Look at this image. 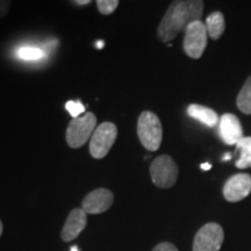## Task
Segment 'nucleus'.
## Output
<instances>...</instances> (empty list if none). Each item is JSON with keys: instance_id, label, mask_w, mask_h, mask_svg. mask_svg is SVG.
Returning a JSON list of instances; mask_svg holds the SVG:
<instances>
[{"instance_id": "obj_1", "label": "nucleus", "mask_w": 251, "mask_h": 251, "mask_svg": "<svg viewBox=\"0 0 251 251\" xmlns=\"http://www.w3.org/2000/svg\"><path fill=\"white\" fill-rule=\"evenodd\" d=\"M203 13L201 0H176L169 6L168 11L157 28V36L162 42H170L178 34L186 29L194 21H200Z\"/></svg>"}, {"instance_id": "obj_2", "label": "nucleus", "mask_w": 251, "mask_h": 251, "mask_svg": "<svg viewBox=\"0 0 251 251\" xmlns=\"http://www.w3.org/2000/svg\"><path fill=\"white\" fill-rule=\"evenodd\" d=\"M140 142L149 151H157L162 144L163 128L159 118L153 112L144 111L137 120Z\"/></svg>"}, {"instance_id": "obj_3", "label": "nucleus", "mask_w": 251, "mask_h": 251, "mask_svg": "<svg viewBox=\"0 0 251 251\" xmlns=\"http://www.w3.org/2000/svg\"><path fill=\"white\" fill-rule=\"evenodd\" d=\"M97 126V117L94 113L89 112L83 117H78L72 119L69 122L67 128V139L68 146L72 149H77L83 147L84 144L92 137V134L96 130Z\"/></svg>"}, {"instance_id": "obj_4", "label": "nucleus", "mask_w": 251, "mask_h": 251, "mask_svg": "<svg viewBox=\"0 0 251 251\" xmlns=\"http://www.w3.org/2000/svg\"><path fill=\"white\" fill-rule=\"evenodd\" d=\"M179 175L177 163L169 155H161L150 165V177L159 188H170L176 184Z\"/></svg>"}, {"instance_id": "obj_5", "label": "nucleus", "mask_w": 251, "mask_h": 251, "mask_svg": "<svg viewBox=\"0 0 251 251\" xmlns=\"http://www.w3.org/2000/svg\"><path fill=\"white\" fill-rule=\"evenodd\" d=\"M118 137V127L113 122H102L96 128L90 140V153L93 158L107 156Z\"/></svg>"}, {"instance_id": "obj_6", "label": "nucleus", "mask_w": 251, "mask_h": 251, "mask_svg": "<svg viewBox=\"0 0 251 251\" xmlns=\"http://www.w3.org/2000/svg\"><path fill=\"white\" fill-rule=\"evenodd\" d=\"M207 29L205 24L200 21H194L185 29L183 48L188 57L200 58L207 47Z\"/></svg>"}, {"instance_id": "obj_7", "label": "nucleus", "mask_w": 251, "mask_h": 251, "mask_svg": "<svg viewBox=\"0 0 251 251\" xmlns=\"http://www.w3.org/2000/svg\"><path fill=\"white\" fill-rule=\"evenodd\" d=\"M225 240L221 226L209 222L198 230L193 241V251H220Z\"/></svg>"}, {"instance_id": "obj_8", "label": "nucleus", "mask_w": 251, "mask_h": 251, "mask_svg": "<svg viewBox=\"0 0 251 251\" xmlns=\"http://www.w3.org/2000/svg\"><path fill=\"white\" fill-rule=\"evenodd\" d=\"M114 202V194L107 188H97L84 198L81 208L86 214H101L111 208Z\"/></svg>"}, {"instance_id": "obj_9", "label": "nucleus", "mask_w": 251, "mask_h": 251, "mask_svg": "<svg viewBox=\"0 0 251 251\" xmlns=\"http://www.w3.org/2000/svg\"><path fill=\"white\" fill-rule=\"evenodd\" d=\"M224 197L229 202H237L243 200L251 193V176L237 174L231 176L224 186Z\"/></svg>"}, {"instance_id": "obj_10", "label": "nucleus", "mask_w": 251, "mask_h": 251, "mask_svg": "<svg viewBox=\"0 0 251 251\" xmlns=\"http://www.w3.org/2000/svg\"><path fill=\"white\" fill-rule=\"evenodd\" d=\"M219 133L220 137L227 146L237 144L238 141L243 136V128L241 121L235 114L226 113L220 118L219 122Z\"/></svg>"}, {"instance_id": "obj_11", "label": "nucleus", "mask_w": 251, "mask_h": 251, "mask_svg": "<svg viewBox=\"0 0 251 251\" xmlns=\"http://www.w3.org/2000/svg\"><path fill=\"white\" fill-rule=\"evenodd\" d=\"M87 225V214L83 208H75L69 213L67 221L63 226L61 237L64 242H71L79 236Z\"/></svg>"}, {"instance_id": "obj_12", "label": "nucleus", "mask_w": 251, "mask_h": 251, "mask_svg": "<svg viewBox=\"0 0 251 251\" xmlns=\"http://www.w3.org/2000/svg\"><path fill=\"white\" fill-rule=\"evenodd\" d=\"M187 114L192 119H196L202 125L207 126V127L213 128L220 122V118L218 113L213 111L212 108L206 107L202 105H197V103H192L187 107Z\"/></svg>"}, {"instance_id": "obj_13", "label": "nucleus", "mask_w": 251, "mask_h": 251, "mask_svg": "<svg viewBox=\"0 0 251 251\" xmlns=\"http://www.w3.org/2000/svg\"><path fill=\"white\" fill-rule=\"evenodd\" d=\"M205 26L208 36L212 40H219L224 34L226 28L224 14L221 12H213L207 17Z\"/></svg>"}, {"instance_id": "obj_14", "label": "nucleus", "mask_w": 251, "mask_h": 251, "mask_svg": "<svg viewBox=\"0 0 251 251\" xmlns=\"http://www.w3.org/2000/svg\"><path fill=\"white\" fill-rule=\"evenodd\" d=\"M237 150H240V158L235 165L237 169H248L251 166V137H242L236 144Z\"/></svg>"}, {"instance_id": "obj_15", "label": "nucleus", "mask_w": 251, "mask_h": 251, "mask_svg": "<svg viewBox=\"0 0 251 251\" xmlns=\"http://www.w3.org/2000/svg\"><path fill=\"white\" fill-rule=\"evenodd\" d=\"M238 109L244 114H251V76L244 83L236 99Z\"/></svg>"}, {"instance_id": "obj_16", "label": "nucleus", "mask_w": 251, "mask_h": 251, "mask_svg": "<svg viewBox=\"0 0 251 251\" xmlns=\"http://www.w3.org/2000/svg\"><path fill=\"white\" fill-rule=\"evenodd\" d=\"M119 4H120L119 0H98L97 1V8H98L100 14L109 15L113 12H115Z\"/></svg>"}, {"instance_id": "obj_17", "label": "nucleus", "mask_w": 251, "mask_h": 251, "mask_svg": "<svg viewBox=\"0 0 251 251\" xmlns=\"http://www.w3.org/2000/svg\"><path fill=\"white\" fill-rule=\"evenodd\" d=\"M19 56L23 59H29V61H35V59L42 58L43 52L40 49L34 48V47H25L19 50Z\"/></svg>"}, {"instance_id": "obj_18", "label": "nucleus", "mask_w": 251, "mask_h": 251, "mask_svg": "<svg viewBox=\"0 0 251 251\" xmlns=\"http://www.w3.org/2000/svg\"><path fill=\"white\" fill-rule=\"evenodd\" d=\"M65 109L69 112V114L71 115L72 119L78 118L80 114H83L85 112V107L81 103L80 100H69V101L65 103Z\"/></svg>"}, {"instance_id": "obj_19", "label": "nucleus", "mask_w": 251, "mask_h": 251, "mask_svg": "<svg viewBox=\"0 0 251 251\" xmlns=\"http://www.w3.org/2000/svg\"><path fill=\"white\" fill-rule=\"evenodd\" d=\"M152 251H178V249L170 242H162L157 244Z\"/></svg>"}, {"instance_id": "obj_20", "label": "nucleus", "mask_w": 251, "mask_h": 251, "mask_svg": "<svg viewBox=\"0 0 251 251\" xmlns=\"http://www.w3.org/2000/svg\"><path fill=\"white\" fill-rule=\"evenodd\" d=\"M12 2L9 0H0V19L5 18L7 15Z\"/></svg>"}, {"instance_id": "obj_21", "label": "nucleus", "mask_w": 251, "mask_h": 251, "mask_svg": "<svg viewBox=\"0 0 251 251\" xmlns=\"http://www.w3.org/2000/svg\"><path fill=\"white\" fill-rule=\"evenodd\" d=\"M72 4L78 5V6H86V5L91 4V0H74V1H72Z\"/></svg>"}, {"instance_id": "obj_22", "label": "nucleus", "mask_w": 251, "mask_h": 251, "mask_svg": "<svg viewBox=\"0 0 251 251\" xmlns=\"http://www.w3.org/2000/svg\"><path fill=\"white\" fill-rule=\"evenodd\" d=\"M200 168H201L203 171H208V170H211V169H212V165L209 164V163H203V164L200 165Z\"/></svg>"}, {"instance_id": "obj_23", "label": "nucleus", "mask_w": 251, "mask_h": 251, "mask_svg": "<svg viewBox=\"0 0 251 251\" xmlns=\"http://www.w3.org/2000/svg\"><path fill=\"white\" fill-rule=\"evenodd\" d=\"M229 159H231V153H229V152H227L226 153V155L222 157V161H229Z\"/></svg>"}, {"instance_id": "obj_24", "label": "nucleus", "mask_w": 251, "mask_h": 251, "mask_svg": "<svg viewBox=\"0 0 251 251\" xmlns=\"http://www.w3.org/2000/svg\"><path fill=\"white\" fill-rule=\"evenodd\" d=\"M103 46H105V43H103V41H98V42H97V48L102 49Z\"/></svg>"}, {"instance_id": "obj_25", "label": "nucleus", "mask_w": 251, "mask_h": 251, "mask_svg": "<svg viewBox=\"0 0 251 251\" xmlns=\"http://www.w3.org/2000/svg\"><path fill=\"white\" fill-rule=\"evenodd\" d=\"M2 230H4V226H2L1 220H0V236H1V235H2Z\"/></svg>"}, {"instance_id": "obj_26", "label": "nucleus", "mask_w": 251, "mask_h": 251, "mask_svg": "<svg viewBox=\"0 0 251 251\" xmlns=\"http://www.w3.org/2000/svg\"><path fill=\"white\" fill-rule=\"evenodd\" d=\"M71 251H78V249H77V247L76 246H74L71 248Z\"/></svg>"}]
</instances>
